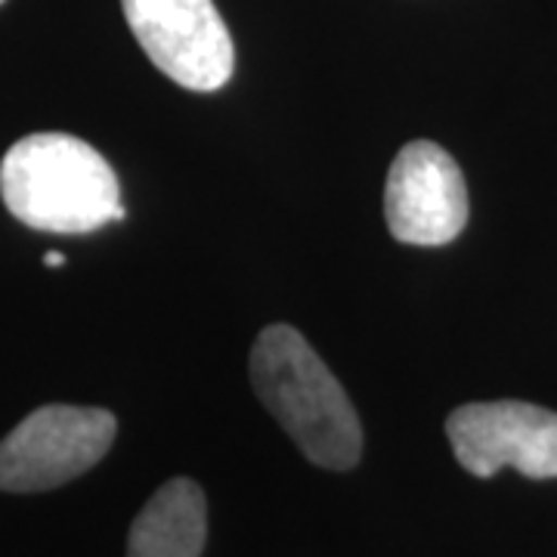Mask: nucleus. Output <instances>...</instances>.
I'll return each mask as SVG.
<instances>
[{"mask_svg":"<svg viewBox=\"0 0 557 557\" xmlns=\"http://www.w3.org/2000/svg\"><path fill=\"white\" fill-rule=\"evenodd\" d=\"M251 384L282 431L319 468L347 471L362 456V428L329 366L292 325H267L251 347Z\"/></svg>","mask_w":557,"mask_h":557,"instance_id":"1","label":"nucleus"},{"mask_svg":"<svg viewBox=\"0 0 557 557\" xmlns=\"http://www.w3.org/2000/svg\"><path fill=\"white\" fill-rule=\"evenodd\" d=\"M0 196L40 233L84 236L127 218L112 164L72 134L22 137L0 161Z\"/></svg>","mask_w":557,"mask_h":557,"instance_id":"2","label":"nucleus"},{"mask_svg":"<svg viewBox=\"0 0 557 557\" xmlns=\"http://www.w3.org/2000/svg\"><path fill=\"white\" fill-rule=\"evenodd\" d=\"M119 421L97 406H40L0 440V490L47 493L81 478L115 443Z\"/></svg>","mask_w":557,"mask_h":557,"instance_id":"3","label":"nucleus"},{"mask_svg":"<svg viewBox=\"0 0 557 557\" xmlns=\"http://www.w3.org/2000/svg\"><path fill=\"white\" fill-rule=\"evenodd\" d=\"M124 20L161 75L211 94L233 78L236 50L214 0H121Z\"/></svg>","mask_w":557,"mask_h":557,"instance_id":"4","label":"nucleus"},{"mask_svg":"<svg viewBox=\"0 0 557 557\" xmlns=\"http://www.w3.org/2000/svg\"><path fill=\"white\" fill-rule=\"evenodd\" d=\"M458 465L474 478L515 468L523 478H557V412L520 399L468 403L446 421Z\"/></svg>","mask_w":557,"mask_h":557,"instance_id":"5","label":"nucleus"},{"mask_svg":"<svg viewBox=\"0 0 557 557\" xmlns=\"http://www.w3.org/2000/svg\"><path fill=\"white\" fill-rule=\"evenodd\" d=\"M384 218L403 245H446L468 223V189L456 159L431 139L399 149L384 189Z\"/></svg>","mask_w":557,"mask_h":557,"instance_id":"6","label":"nucleus"},{"mask_svg":"<svg viewBox=\"0 0 557 557\" xmlns=\"http://www.w3.org/2000/svg\"><path fill=\"white\" fill-rule=\"evenodd\" d=\"M208 539V502L196 480L174 478L131 523L127 557H199Z\"/></svg>","mask_w":557,"mask_h":557,"instance_id":"7","label":"nucleus"},{"mask_svg":"<svg viewBox=\"0 0 557 557\" xmlns=\"http://www.w3.org/2000/svg\"><path fill=\"white\" fill-rule=\"evenodd\" d=\"M44 263H47L50 270H57V267H65V258H62L60 251H47V258H44Z\"/></svg>","mask_w":557,"mask_h":557,"instance_id":"8","label":"nucleus"},{"mask_svg":"<svg viewBox=\"0 0 557 557\" xmlns=\"http://www.w3.org/2000/svg\"><path fill=\"white\" fill-rule=\"evenodd\" d=\"M0 3H3V0H0Z\"/></svg>","mask_w":557,"mask_h":557,"instance_id":"9","label":"nucleus"}]
</instances>
